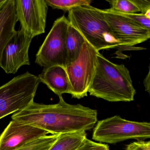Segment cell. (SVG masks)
I'll return each instance as SVG.
<instances>
[{"instance_id": "d6986e66", "label": "cell", "mask_w": 150, "mask_h": 150, "mask_svg": "<svg viewBox=\"0 0 150 150\" xmlns=\"http://www.w3.org/2000/svg\"><path fill=\"white\" fill-rule=\"evenodd\" d=\"M75 150H110L108 144L96 143L86 138Z\"/></svg>"}, {"instance_id": "e0dca14e", "label": "cell", "mask_w": 150, "mask_h": 150, "mask_svg": "<svg viewBox=\"0 0 150 150\" xmlns=\"http://www.w3.org/2000/svg\"><path fill=\"white\" fill-rule=\"evenodd\" d=\"M48 6L53 9H60L64 12H69L75 8L82 6H90V0H45Z\"/></svg>"}, {"instance_id": "7a4b0ae2", "label": "cell", "mask_w": 150, "mask_h": 150, "mask_svg": "<svg viewBox=\"0 0 150 150\" xmlns=\"http://www.w3.org/2000/svg\"><path fill=\"white\" fill-rule=\"evenodd\" d=\"M88 93L92 96L115 102L132 101L136 92L127 67L110 62L99 52Z\"/></svg>"}, {"instance_id": "8992f818", "label": "cell", "mask_w": 150, "mask_h": 150, "mask_svg": "<svg viewBox=\"0 0 150 150\" xmlns=\"http://www.w3.org/2000/svg\"><path fill=\"white\" fill-rule=\"evenodd\" d=\"M99 52L86 41L78 58L66 66L71 88L70 94L73 98L79 99L87 96L95 73Z\"/></svg>"}, {"instance_id": "9c48e42d", "label": "cell", "mask_w": 150, "mask_h": 150, "mask_svg": "<svg viewBox=\"0 0 150 150\" xmlns=\"http://www.w3.org/2000/svg\"><path fill=\"white\" fill-rule=\"evenodd\" d=\"M104 19L121 46L132 47L150 38V30L109 9H103Z\"/></svg>"}, {"instance_id": "9a60e30c", "label": "cell", "mask_w": 150, "mask_h": 150, "mask_svg": "<svg viewBox=\"0 0 150 150\" xmlns=\"http://www.w3.org/2000/svg\"><path fill=\"white\" fill-rule=\"evenodd\" d=\"M86 138L84 131L59 134L49 150H75Z\"/></svg>"}, {"instance_id": "cb8c5ba5", "label": "cell", "mask_w": 150, "mask_h": 150, "mask_svg": "<svg viewBox=\"0 0 150 150\" xmlns=\"http://www.w3.org/2000/svg\"><path fill=\"white\" fill-rule=\"evenodd\" d=\"M7 0H0V10L2 8L4 4L6 3Z\"/></svg>"}, {"instance_id": "52a82bcc", "label": "cell", "mask_w": 150, "mask_h": 150, "mask_svg": "<svg viewBox=\"0 0 150 150\" xmlns=\"http://www.w3.org/2000/svg\"><path fill=\"white\" fill-rule=\"evenodd\" d=\"M69 24L65 16L54 21L36 55L37 64L44 68L55 65L65 67L67 59L66 41Z\"/></svg>"}, {"instance_id": "5b68a950", "label": "cell", "mask_w": 150, "mask_h": 150, "mask_svg": "<svg viewBox=\"0 0 150 150\" xmlns=\"http://www.w3.org/2000/svg\"><path fill=\"white\" fill-rule=\"evenodd\" d=\"M150 137V123L129 121L118 115L98 121L92 137L96 141L110 144L128 139L139 140Z\"/></svg>"}, {"instance_id": "5bb4252c", "label": "cell", "mask_w": 150, "mask_h": 150, "mask_svg": "<svg viewBox=\"0 0 150 150\" xmlns=\"http://www.w3.org/2000/svg\"><path fill=\"white\" fill-rule=\"evenodd\" d=\"M85 41L83 36L70 23L66 41L67 52V64L73 62L78 58Z\"/></svg>"}, {"instance_id": "4fadbf2b", "label": "cell", "mask_w": 150, "mask_h": 150, "mask_svg": "<svg viewBox=\"0 0 150 150\" xmlns=\"http://www.w3.org/2000/svg\"><path fill=\"white\" fill-rule=\"evenodd\" d=\"M15 0H7L0 10V61L3 51L16 32Z\"/></svg>"}, {"instance_id": "30bf717a", "label": "cell", "mask_w": 150, "mask_h": 150, "mask_svg": "<svg viewBox=\"0 0 150 150\" xmlns=\"http://www.w3.org/2000/svg\"><path fill=\"white\" fill-rule=\"evenodd\" d=\"M32 39L21 29L15 33L5 47L0 61V67L6 73L15 74L22 67L30 64L29 50Z\"/></svg>"}, {"instance_id": "8fae6325", "label": "cell", "mask_w": 150, "mask_h": 150, "mask_svg": "<svg viewBox=\"0 0 150 150\" xmlns=\"http://www.w3.org/2000/svg\"><path fill=\"white\" fill-rule=\"evenodd\" d=\"M48 132L12 120L0 134V150H14L42 136Z\"/></svg>"}, {"instance_id": "7c38bea8", "label": "cell", "mask_w": 150, "mask_h": 150, "mask_svg": "<svg viewBox=\"0 0 150 150\" xmlns=\"http://www.w3.org/2000/svg\"><path fill=\"white\" fill-rule=\"evenodd\" d=\"M38 77L40 82L45 84L59 98L63 94H70V82L64 67L55 65L44 67Z\"/></svg>"}, {"instance_id": "44dd1931", "label": "cell", "mask_w": 150, "mask_h": 150, "mask_svg": "<svg viewBox=\"0 0 150 150\" xmlns=\"http://www.w3.org/2000/svg\"><path fill=\"white\" fill-rule=\"evenodd\" d=\"M126 150H150V142L139 140L127 145Z\"/></svg>"}, {"instance_id": "2e32d148", "label": "cell", "mask_w": 150, "mask_h": 150, "mask_svg": "<svg viewBox=\"0 0 150 150\" xmlns=\"http://www.w3.org/2000/svg\"><path fill=\"white\" fill-rule=\"evenodd\" d=\"M59 134L42 136L34 139L14 150H49Z\"/></svg>"}, {"instance_id": "7402d4cb", "label": "cell", "mask_w": 150, "mask_h": 150, "mask_svg": "<svg viewBox=\"0 0 150 150\" xmlns=\"http://www.w3.org/2000/svg\"><path fill=\"white\" fill-rule=\"evenodd\" d=\"M140 11V13L144 15L150 10V1L149 0H132Z\"/></svg>"}, {"instance_id": "603a6c76", "label": "cell", "mask_w": 150, "mask_h": 150, "mask_svg": "<svg viewBox=\"0 0 150 150\" xmlns=\"http://www.w3.org/2000/svg\"><path fill=\"white\" fill-rule=\"evenodd\" d=\"M150 70L148 71V74L146 75L145 79H144L143 83H144V86L145 88L146 91L150 94Z\"/></svg>"}, {"instance_id": "ac0fdd59", "label": "cell", "mask_w": 150, "mask_h": 150, "mask_svg": "<svg viewBox=\"0 0 150 150\" xmlns=\"http://www.w3.org/2000/svg\"><path fill=\"white\" fill-rule=\"evenodd\" d=\"M111 6L109 8L114 12L122 13H138L140 10L132 0H114L107 1Z\"/></svg>"}, {"instance_id": "ffe728a7", "label": "cell", "mask_w": 150, "mask_h": 150, "mask_svg": "<svg viewBox=\"0 0 150 150\" xmlns=\"http://www.w3.org/2000/svg\"><path fill=\"white\" fill-rule=\"evenodd\" d=\"M116 13H118L127 18H129L130 19L138 23L144 28L150 30V19L147 18L144 15L141 13L126 14L118 13V12H116Z\"/></svg>"}, {"instance_id": "3957f363", "label": "cell", "mask_w": 150, "mask_h": 150, "mask_svg": "<svg viewBox=\"0 0 150 150\" xmlns=\"http://www.w3.org/2000/svg\"><path fill=\"white\" fill-rule=\"evenodd\" d=\"M67 19L97 51L121 46L105 21L103 9L91 5L75 8L68 12Z\"/></svg>"}, {"instance_id": "277c9868", "label": "cell", "mask_w": 150, "mask_h": 150, "mask_svg": "<svg viewBox=\"0 0 150 150\" xmlns=\"http://www.w3.org/2000/svg\"><path fill=\"white\" fill-rule=\"evenodd\" d=\"M39 83L38 76L26 72L0 86V119L33 102Z\"/></svg>"}, {"instance_id": "ba28073f", "label": "cell", "mask_w": 150, "mask_h": 150, "mask_svg": "<svg viewBox=\"0 0 150 150\" xmlns=\"http://www.w3.org/2000/svg\"><path fill=\"white\" fill-rule=\"evenodd\" d=\"M21 29L33 38L45 32L48 6L45 0H15Z\"/></svg>"}, {"instance_id": "6da1fadb", "label": "cell", "mask_w": 150, "mask_h": 150, "mask_svg": "<svg viewBox=\"0 0 150 150\" xmlns=\"http://www.w3.org/2000/svg\"><path fill=\"white\" fill-rule=\"evenodd\" d=\"M59 99L58 103L53 104L34 101L14 113L12 120L40 128L51 134L86 132L93 128L98 120L96 110L80 104H69L63 97Z\"/></svg>"}]
</instances>
